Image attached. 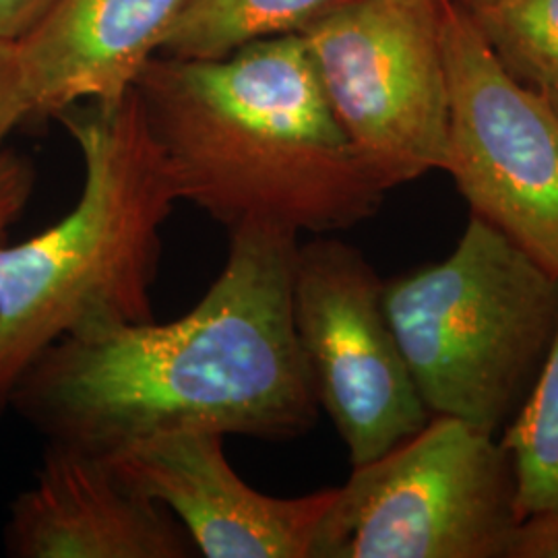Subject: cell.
I'll return each mask as SVG.
<instances>
[{"instance_id": "obj_1", "label": "cell", "mask_w": 558, "mask_h": 558, "mask_svg": "<svg viewBox=\"0 0 558 558\" xmlns=\"http://www.w3.org/2000/svg\"><path fill=\"white\" fill-rule=\"evenodd\" d=\"M299 234L242 223L220 276L170 323H101L52 343L21 375L11 408L48 442L110 456L199 426L290 440L319 418L294 327Z\"/></svg>"}, {"instance_id": "obj_2", "label": "cell", "mask_w": 558, "mask_h": 558, "mask_svg": "<svg viewBox=\"0 0 558 558\" xmlns=\"http://www.w3.org/2000/svg\"><path fill=\"white\" fill-rule=\"evenodd\" d=\"M135 94L179 201L228 230L333 234L371 220L389 193L343 131L300 34L223 59L158 54Z\"/></svg>"}, {"instance_id": "obj_3", "label": "cell", "mask_w": 558, "mask_h": 558, "mask_svg": "<svg viewBox=\"0 0 558 558\" xmlns=\"http://www.w3.org/2000/svg\"><path fill=\"white\" fill-rule=\"evenodd\" d=\"M83 158L77 205L34 239L0 242V416L52 343L101 323L154 319L161 228L179 197L135 89L62 110Z\"/></svg>"}, {"instance_id": "obj_4", "label": "cell", "mask_w": 558, "mask_h": 558, "mask_svg": "<svg viewBox=\"0 0 558 558\" xmlns=\"http://www.w3.org/2000/svg\"><path fill=\"white\" fill-rule=\"evenodd\" d=\"M383 304L430 416L497 435L558 329V274L472 214L440 263L385 281Z\"/></svg>"}, {"instance_id": "obj_5", "label": "cell", "mask_w": 558, "mask_h": 558, "mask_svg": "<svg viewBox=\"0 0 558 558\" xmlns=\"http://www.w3.org/2000/svg\"><path fill=\"white\" fill-rule=\"evenodd\" d=\"M521 521L502 442L433 416L336 488L313 558H509Z\"/></svg>"}, {"instance_id": "obj_6", "label": "cell", "mask_w": 558, "mask_h": 558, "mask_svg": "<svg viewBox=\"0 0 558 558\" xmlns=\"http://www.w3.org/2000/svg\"><path fill=\"white\" fill-rule=\"evenodd\" d=\"M299 34L343 131L387 191L442 170L440 0H345Z\"/></svg>"}, {"instance_id": "obj_7", "label": "cell", "mask_w": 558, "mask_h": 558, "mask_svg": "<svg viewBox=\"0 0 558 558\" xmlns=\"http://www.w3.org/2000/svg\"><path fill=\"white\" fill-rule=\"evenodd\" d=\"M449 81L442 170L472 214L558 274V112L515 80L458 0H440Z\"/></svg>"}, {"instance_id": "obj_8", "label": "cell", "mask_w": 558, "mask_h": 558, "mask_svg": "<svg viewBox=\"0 0 558 558\" xmlns=\"http://www.w3.org/2000/svg\"><path fill=\"white\" fill-rule=\"evenodd\" d=\"M383 286L343 240L320 234L299 244L292 308L300 350L352 468L389 453L433 418L387 319Z\"/></svg>"}, {"instance_id": "obj_9", "label": "cell", "mask_w": 558, "mask_h": 558, "mask_svg": "<svg viewBox=\"0 0 558 558\" xmlns=\"http://www.w3.org/2000/svg\"><path fill=\"white\" fill-rule=\"evenodd\" d=\"M218 430L182 426L104 456L143 495L170 509L199 557L313 558L336 488L281 499L240 478Z\"/></svg>"}, {"instance_id": "obj_10", "label": "cell", "mask_w": 558, "mask_h": 558, "mask_svg": "<svg viewBox=\"0 0 558 558\" xmlns=\"http://www.w3.org/2000/svg\"><path fill=\"white\" fill-rule=\"evenodd\" d=\"M4 539L20 558L199 557L168 507L120 478L104 456L57 442L13 502Z\"/></svg>"}, {"instance_id": "obj_11", "label": "cell", "mask_w": 558, "mask_h": 558, "mask_svg": "<svg viewBox=\"0 0 558 558\" xmlns=\"http://www.w3.org/2000/svg\"><path fill=\"white\" fill-rule=\"evenodd\" d=\"M186 0H54L17 44L34 120L135 89Z\"/></svg>"}, {"instance_id": "obj_12", "label": "cell", "mask_w": 558, "mask_h": 558, "mask_svg": "<svg viewBox=\"0 0 558 558\" xmlns=\"http://www.w3.org/2000/svg\"><path fill=\"white\" fill-rule=\"evenodd\" d=\"M341 2L345 0H186L160 54L223 59L251 44L299 34Z\"/></svg>"}, {"instance_id": "obj_13", "label": "cell", "mask_w": 558, "mask_h": 558, "mask_svg": "<svg viewBox=\"0 0 558 558\" xmlns=\"http://www.w3.org/2000/svg\"><path fill=\"white\" fill-rule=\"evenodd\" d=\"M500 442L513 463L521 518L558 515V329Z\"/></svg>"}, {"instance_id": "obj_14", "label": "cell", "mask_w": 558, "mask_h": 558, "mask_svg": "<svg viewBox=\"0 0 558 558\" xmlns=\"http://www.w3.org/2000/svg\"><path fill=\"white\" fill-rule=\"evenodd\" d=\"M515 80L558 92V0H458Z\"/></svg>"}, {"instance_id": "obj_15", "label": "cell", "mask_w": 558, "mask_h": 558, "mask_svg": "<svg viewBox=\"0 0 558 558\" xmlns=\"http://www.w3.org/2000/svg\"><path fill=\"white\" fill-rule=\"evenodd\" d=\"M25 120H34V106L23 80L17 44L0 40V143Z\"/></svg>"}, {"instance_id": "obj_16", "label": "cell", "mask_w": 558, "mask_h": 558, "mask_svg": "<svg viewBox=\"0 0 558 558\" xmlns=\"http://www.w3.org/2000/svg\"><path fill=\"white\" fill-rule=\"evenodd\" d=\"M34 191V168L13 151H0V242L17 221Z\"/></svg>"}, {"instance_id": "obj_17", "label": "cell", "mask_w": 558, "mask_h": 558, "mask_svg": "<svg viewBox=\"0 0 558 558\" xmlns=\"http://www.w3.org/2000/svg\"><path fill=\"white\" fill-rule=\"evenodd\" d=\"M509 558H558V515L523 519Z\"/></svg>"}, {"instance_id": "obj_18", "label": "cell", "mask_w": 558, "mask_h": 558, "mask_svg": "<svg viewBox=\"0 0 558 558\" xmlns=\"http://www.w3.org/2000/svg\"><path fill=\"white\" fill-rule=\"evenodd\" d=\"M54 0H0V40H20Z\"/></svg>"}, {"instance_id": "obj_19", "label": "cell", "mask_w": 558, "mask_h": 558, "mask_svg": "<svg viewBox=\"0 0 558 558\" xmlns=\"http://www.w3.org/2000/svg\"><path fill=\"white\" fill-rule=\"evenodd\" d=\"M548 100L553 101V106H555V110L558 112V92L550 94V96H548Z\"/></svg>"}]
</instances>
